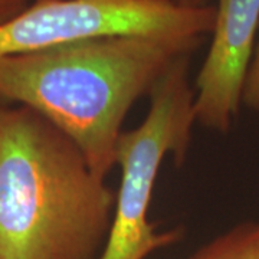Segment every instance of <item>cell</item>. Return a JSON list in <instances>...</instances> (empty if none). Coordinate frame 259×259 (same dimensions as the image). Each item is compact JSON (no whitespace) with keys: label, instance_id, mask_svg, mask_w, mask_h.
<instances>
[{"label":"cell","instance_id":"cell-4","mask_svg":"<svg viewBox=\"0 0 259 259\" xmlns=\"http://www.w3.org/2000/svg\"><path fill=\"white\" fill-rule=\"evenodd\" d=\"M214 18V6L187 9L170 0H35L0 25V58L117 35L203 40Z\"/></svg>","mask_w":259,"mask_h":259},{"label":"cell","instance_id":"cell-8","mask_svg":"<svg viewBox=\"0 0 259 259\" xmlns=\"http://www.w3.org/2000/svg\"><path fill=\"white\" fill-rule=\"evenodd\" d=\"M35 0H0V25L28 9Z\"/></svg>","mask_w":259,"mask_h":259},{"label":"cell","instance_id":"cell-3","mask_svg":"<svg viewBox=\"0 0 259 259\" xmlns=\"http://www.w3.org/2000/svg\"><path fill=\"white\" fill-rule=\"evenodd\" d=\"M189 56L179 58L150 94V110L136 128L122 131L117 146L121 182L112 222L100 259H146L175 245L180 229L158 232L148 219L153 190L163 160L185 161L194 117V88L189 81Z\"/></svg>","mask_w":259,"mask_h":259},{"label":"cell","instance_id":"cell-1","mask_svg":"<svg viewBox=\"0 0 259 259\" xmlns=\"http://www.w3.org/2000/svg\"><path fill=\"white\" fill-rule=\"evenodd\" d=\"M200 39L117 35L0 58V102L44 115L102 179L117 166L127 114Z\"/></svg>","mask_w":259,"mask_h":259},{"label":"cell","instance_id":"cell-2","mask_svg":"<svg viewBox=\"0 0 259 259\" xmlns=\"http://www.w3.org/2000/svg\"><path fill=\"white\" fill-rule=\"evenodd\" d=\"M115 193L35 110L0 102V259H94Z\"/></svg>","mask_w":259,"mask_h":259},{"label":"cell","instance_id":"cell-7","mask_svg":"<svg viewBox=\"0 0 259 259\" xmlns=\"http://www.w3.org/2000/svg\"><path fill=\"white\" fill-rule=\"evenodd\" d=\"M243 104L253 111H259V42L256 44L253 61L250 65L246 85H245Z\"/></svg>","mask_w":259,"mask_h":259},{"label":"cell","instance_id":"cell-5","mask_svg":"<svg viewBox=\"0 0 259 259\" xmlns=\"http://www.w3.org/2000/svg\"><path fill=\"white\" fill-rule=\"evenodd\" d=\"M212 42L196 78L194 117L206 128L229 131L243 104L255 55L259 0H218Z\"/></svg>","mask_w":259,"mask_h":259},{"label":"cell","instance_id":"cell-9","mask_svg":"<svg viewBox=\"0 0 259 259\" xmlns=\"http://www.w3.org/2000/svg\"><path fill=\"white\" fill-rule=\"evenodd\" d=\"M170 2H173L180 8H187V9H200V8L212 6L210 0H170Z\"/></svg>","mask_w":259,"mask_h":259},{"label":"cell","instance_id":"cell-6","mask_svg":"<svg viewBox=\"0 0 259 259\" xmlns=\"http://www.w3.org/2000/svg\"><path fill=\"white\" fill-rule=\"evenodd\" d=\"M189 259H259V223H241L197 249Z\"/></svg>","mask_w":259,"mask_h":259}]
</instances>
